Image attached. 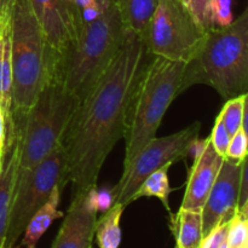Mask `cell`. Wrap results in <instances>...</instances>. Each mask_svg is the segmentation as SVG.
Instances as JSON below:
<instances>
[{
	"mask_svg": "<svg viewBox=\"0 0 248 248\" xmlns=\"http://www.w3.org/2000/svg\"><path fill=\"white\" fill-rule=\"evenodd\" d=\"M152 57L143 39L126 29L118 52L75 109L61 142L73 194L97 186L107 157L125 135L136 87Z\"/></svg>",
	"mask_w": 248,
	"mask_h": 248,
	"instance_id": "1",
	"label": "cell"
},
{
	"mask_svg": "<svg viewBox=\"0 0 248 248\" xmlns=\"http://www.w3.org/2000/svg\"><path fill=\"white\" fill-rule=\"evenodd\" d=\"M202 84L223 99L248 92V10L227 27L206 31L200 48L186 64L181 91Z\"/></svg>",
	"mask_w": 248,
	"mask_h": 248,
	"instance_id": "2",
	"label": "cell"
},
{
	"mask_svg": "<svg viewBox=\"0 0 248 248\" xmlns=\"http://www.w3.org/2000/svg\"><path fill=\"white\" fill-rule=\"evenodd\" d=\"M125 31L110 2L96 19L80 24L67 45L56 52L55 79L81 101L118 52Z\"/></svg>",
	"mask_w": 248,
	"mask_h": 248,
	"instance_id": "3",
	"label": "cell"
},
{
	"mask_svg": "<svg viewBox=\"0 0 248 248\" xmlns=\"http://www.w3.org/2000/svg\"><path fill=\"white\" fill-rule=\"evenodd\" d=\"M12 65V119L17 120L34 104L55 77L56 51L46 40L28 0H16L10 14Z\"/></svg>",
	"mask_w": 248,
	"mask_h": 248,
	"instance_id": "4",
	"label": "cell"
},
{
	"mask_svg": "<svg viewBox=\"0 0 248 248\" xmlns=\"http://www.w3.org/2000/svg\"><path fill=\"white\" fill-rule=\"evenodd\" d=\"M79 103V98L53 77L26 114L14 120L18 143L16 179L23 177L60 147Z\"/></svg>",
	"mask_w": 248,
	"mask_h": 248,
	"instance_id": "5",
	"label": "cell"
},
{
	"mask_svg": "<svg viewBox=\"0 0 248 248\" xmlns=\"http://www.w3.org/2000/svg\"><path fill=\"white\" fill-rule=\"evenodd\" d=\"M186 63L152 57L136 87L126 121L124 166L156 137V132L172 102L182 93Z\"/></svg>",
	"mask_w": 248,
	"mask_h": 248,
	"instance_id": "6",
	"label": "cell"
},
{
	"mask_svg": "<svg viewBox=\"0 0 248 248\" xmlns=\"http://www.w3.org/2000/svg\"><path fill=\"white\" fill-rule=\"evenodd\" d=\"M206 31L182 0H157L143 41L153 57L188 63Z\"/></svg>",
	"mask_w": 248,
	"mask_h": 248,
	"instance_id": "7",
	"label": "cell"
},
{
	"mask_svg": "<svg viewBox=\"0 0 248 248\" xmlns=\"http://www.w3.org/2000/svg\"><path fill=\"white\" fill-rule=\"evenodd\" d=\"M68 183L62 145L56 148L40 164L16 179L10 212L9 229L4 245L15 246L23 234L31 216L47 201L56 186Z\"/></svg>",
	"mask_w": 248,
	"mask_h": 248,
	"instance_id": "8",
	"label": "cell"
},
{
	"mask_svg": "<svg viewBox=\"0 0 248 248\" xmlns=\"http://www.w3.org/2000/svg\"><path fill=\"white\" fill-rule=\"evenodd\" d=\"M201 123L191 124L183 130L165 137H154L124 166L120 181L114 186L115 202L128 206L131 195L145 178L166 164L186 159L191 140L200 136Z\"/></svg>",
	"mask_w": 248,
	"mask_h": 248,
	"instance_id": "9",
	"label": "cell"
},
{
	"mask_svg": "<svg viewBox=\"0 0 248 248\" xmlns=\"http://www.w3.org/2000/svg\"><path fill=\"white\" fill-rule=\"evenodd\" d=\"M246 161L223 160L217 178L201 210L203 236L217 225L227 223L236 211L242 167Z\"/></svg>",
	"mask_w": 248,
	"mask_h": 248,
	"instance_id": "10",
	"label": "cell"
},
{
	"mask_svg": "<svg viewBox=\"0 0 248 248\" xmlns=\"http://www.w3.org/2000/svg\"><path fill=\"white\" fill-rule=\"evenodd\" d=\"M97 211L91 200V188L73 194L69 208L51 248H93Z\"/></svg>",
	"mask_w": 248,
	"mask_h": 248,
	"instance_id": "11",
	"label": "cell"
},
{
	"mask_svg": "<svg viewBox=\"0 0 248 248\" xmlns=\"http://www.w3.org/2000/svg\"><path fill=\"white\" fill-rule=\"evenodd\" d=\"M31 12L51 47L58 52L79 28L77 14L68 0H28Z\"/></svg>",
	"mask_w": 248,
	"mask_h": 248,
	"instance_id": "12",
	"label": "cell"
},
{
	"mask_svg": "<svg viewBox=\"0 0 248 248\" xmlns=\"http://www.w3.org/2000/svg\"><path fill=\"white\" fill-rule=\"evenodd\" d=\"M224 157L216 152L208 138L205 149L195 160H193V165L188 169L186 193L181 208L201 212L208 193L217 178Z\"/></svg>",
	"mask_w": 248,
	"mask_h": 248,
	"instance_id": "13",
	"label": "cell"
},
{
	"mask_svg": "<svg viewBox=\"0 0 248 248\" xmlns=\"http://www.w3.org/2000/svg\"><path fill=\"white\" fill-rule=\"evenodd\" d=\"M18 162L16 131L6 135L4 152L0 159V248L4 246L9 229L10 212L14 198Z\"/></svg>",
	"mask_w": 248,
	"mask_h": 248,
	"instance_id": "14",
	"label": "cell"
},
{
	"mask_svg": "<svg viewBox=\"0 0 248 248\" xmlns=\"http://www.w3.org/2000/svg\"><path fill=\"white\" fill-rule=\"evenodd\" d=\"M61 193H62V186L58 184L55 186L47 201L31 216L23 234H22L19 247L35 248L43 235L47 232L50 225L53 223V220L63 218L64 213L58 208L61 201Z\"/></svg>",
	"mask_w": 248,
	"mask_h": 248,
	"instance_id": "15",
	"label": "cell"
},
{
	"mask_svg": "<svg viewBox=\"0 0 248 248\" xmlns=\"http://www.w3.org/2000/svg\"><path fill=\"white\" fill-rule=\"evenodd\" d=\"M170 230L176 248H199L203 237L201 212L179 207L177 213H170Z\"/></svg>",
	"mask_w": 248,
	"mask_h": 248,
	"instance_id": "16",
	"label": "cell"
},
{
	"mask_svg": "<svg viewBox=\"0 0 248 248\" xmlns=\"http://www.w3.org/2000/svg\"><path fill=\"white\" fill-rule=\"evenodd\" d=\"M0 109L6 121V128L14 127L12 119V65L10 24L0 27Z\"/></svg>",
	"mask_w": 248,
	"mask_h": 248,
	"instance_id": "17",
	"label": "cell"
},
{
	"mask_svg": "<svg viewBox=\"0 0 248 248\" xmlns=\"http://www.w3.org/2000/svg\"><path fill=\"white\" fill-rule=\"evenodd\" d=\"M119 11L126 29L144 38L157 0H109Z\"/></svg>",
	"mask_w": 248,
	"mask_h": 248,
	"instance_id": "18",
	"label": "cell"
},
{
	"mask_svg": "<svg viewBox=\"0 0 248 248\" xmlns=\"http://www.w3.org/2000/svg\"><path fill=\"white\" fill-rule=\"evenodd\" d=\"M125 208L123 203L115 202L109 210L103 212L101 218H97L94 239L98 248L120 247L123 240L120 222Z\"/></svg>",
	"mask_w": 248,
	"mask_h": 248,
	"instance_id": "19",
	"label": "cell"
},
{
	"mask_svg": "<svg viewBox=\"0 0 248 248\" xmlns=\"http://www.w3.org/2000/svg\"><path fill=\"white\" fill-rule=\"evenodd\" d=\"M173 164H166L165 166L160 167L159 170L150 173L147 178L143 181L137 188V190L131 195L130 200H128V205L138 199L142 198H156L161 201L164 207L169 212L171 213V206H170V195L173 191V189L170 186V179H169V170Z\"/></svg>",
	"mask_w": 248,
	"mask_h": 248,
	"instance_id": "20",
	"label": "cell"
},
{
	"mask_svg": "<svg viewBox=\"0 0 248 248\" xmlns=\"http://www.w3.org/2000/svg\"><path fill=\"white\" fill-rule=\"evenodd\" d=\"M247 93L232 97L227 99L218 113L230 136L234 135L242 126L247 128Z\"/></svg>",
	"mask_w": 248,
	"mask_h": 248,
	"instance_id": "21",
	"label": "cell"
},
{
	"mask_svg": "<svg viewBox=\"0 0 248 248\" xmlns=\"http://www.w3.org/2000/svg\"><path fill=\"white\" fill-rule=\"evenodd\" d=\"M227 245L230 248H248V208H236L228 220Z\"/></svg>",
	"mask_w": 248,
	"mask_h": 248,
	"instance_id": "22",
	"label": "cell"
},
{
	"mask_svg": "<svg viewBox=\"0 0 248 248\" xmlns=\"http://www.w3.org/2000/svg\"><path fill=\"white\" fill-rule=\"evenodd\" d=\"M248 153V136L247 128L240 127L230 138L229 145L227 148L224 159L232 160L236 162H242L247 160Z\"/></svg>",
	"mask_w": 248,
	"mask_h": 248,
	"instance_id": "23",
	"label": "cell"
},
{
	"mask_svg": "<svg viewBox=\"0 0 248 248\" xmlns=\"http://www.w3.org/2000/svg\"><path fill=\"white\" fill-rule=\"evenodd\" d=\"M232 0H212L211 16L215 27H227L234 21Z\"/></svg>",
	"mask_w": 248,
	"mask_h": 248,
	"instance_id": "24",
	"label": "cell"
},
{
	"mask_svg": "<svg viewBox=\"0 0 248 248\" xmlns=\"http://www.w3.org/2000/svg\"><path fill=\"white\" fill-rule=\"evenodd\" d=\"M208 138H210L211 144L215 148L216 152L219 155H222L223 157H225V153H227V148L229 145L232 136L229 135L228 130L225 128L224 124L222 123V120H220V118L218 115L215 120L212 132L208 136Z\"/></svg>",
	"mask_w": 248,
	"mask_h": 248,
	"instance_id": "25",
	"label": "cell"
},
{
	"mask_svg": "<svg viewBox=\"0 0 248 248\" xmlns=\"http://www.w3.org/2000/svg\"><path fill=\"white\" fill-rule=\"evenodd\" d=\"M91 200L96 208L97 213L106 212L107 210L111 207L115 203V193L114 189L101 188L98 189L97 186L91 188Z\"/></svg>",
	"mask_w": 248,
	"mask_h": 248,
	"instance_id": "26",
	"label": "cell"
},
{
	"mask_svg": "<svg viewBox=\"0 0 248 248\" xmlns=\"http://www.w3.org/2000/svg\"><path fill=\"white\" fill-rule=\"evenodd\" d=\"M227 228L228 222L222 223L213 228L208 234L202 237L200 247L199 248H220L222 245L227 241Z\"/></svg>",
	"mask_w": 248,
	"mask_h": 248,
	"instance_id": "27",
	"label": "cell"
},
{
	"mask_svg": "<svg viewBox=\"0 0 248 248\" xmlns=\"http://www.w3.org/2000/svg\"><path fill=\"white\" fill-rule=\"evenodd\" d=\"M16 0H0V27L9 23L10 14Z\"/></svg>",
	"mask_w": 248,
	"mask_h": 248,
	"instance_id": "28",
	"label": "cell"
},
{
	"mask_svg": "<svg viewBox=\"0 0 248 248\" xmlns=\"http://www.w3.org/2000/svg\"><path fill=\"white\" fill-rule=\"evenodd\" d=\"M5 140H6V121H5L1 109H0V159H1L2 152H4Z\"/></svg>",
	"mask_w": 248,
	"mask_h": 248,
	"instance_id": "29",
	"label": "cell"
},
{
	"mask_svg": "<svg viewBox=\"0 0 248 248\" xmlns=\"http://www.w3.org/2000/svg\"><path fill=\"white\" fill-rule=\"evenodd\" d=\"M220 248H230V247H229V246H228V245H227V241H225V242H224V244H223V245H222V247H220Z\"/></svg>",
	"mask_w": 248,
	"mask_h": 248,
	"instance_id": "30",
	"label": "cell"
},
{
	"mask_svg": "<svg viewBox=\"0 0 248 248\" xmlns=\"http://www.w3.org/2000/svg\"><path fill=\"white\" fill-rule=\"evenodd\" d=\"M1 248H14L12 246H9V245H4Z\"/></svg>",
	"mask_w": 248,
	"mask_h": 248,
	"instance_id": "31",
	"label": "cell"
}]
</instances>
